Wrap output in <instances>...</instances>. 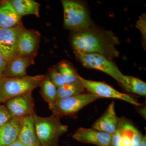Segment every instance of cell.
<instances>
[{
    "mask_svg": "<svg viewBox=\"0 0 146 146\" xmlns=\"http://www.w3.org/2000/svg\"><path fill=\"white\" fill-rule=\"evenodd\" d=\"M70 42L74 52L99 54L112 60L119 54L117 48L119 44L118 37L112 32L94 25L72 32Z\"/></svg>",
    "mask_w": 146,
    "mask_h": 146,
    "instance_id": "1",
    "label": "cell"
},
{
    "mask_svg": "<svg viewBox=\"0 0 146 146\" xmlns=\"http://www.w3.org/2000/svg\"><path fill=\"white\" fill-rule=\"evenodd\" d=\"M35 131L42 146H58L60 136L66 133L68 126L61 122L60 118L52 115L49 117L33 115Z\"/></svg>",
    "mask_w": 146,
    "mask_h": 146,
    "instance_id": "2",
    "label": "cell"
},
{
    "mask_svg": "<svg viewBox=\"0 0 146 146\" xmlns=\"http://www.w3.org/2000/svg\"><path fill=\"white\" fill-rule=\"evenodd\" d=\"M45 77L46 75L42 74L14 78L3 77L0 78V103L33 91L40 86Z\"/></svg>",
    "mask_w": 146,
    "mask_h": 146,
    "instance_id": "3",
    "label": "cell"
},
{
    "mask_svg": "<svg viewBox=\"0 0 146 146\" xmlns=\"http://www.w3.org/2000/svg\"><path fill=\"white\" fill-rule=\"evenodd\" d=\"M64 13V26L72 32L78 31L94 25L86 5L79 1H61Z\"/></svg>",
    "mask_w": 146,
    "mask_h": 146,
    "instance_id": "4",
    "label": "cell"
},
{
    "mask_svg": "<svg viewBox=\"0 0 146 146\" xmlns=\"http://www.w3.org/2000/svg\"><path fill=\"white\" fill-rule=\"evenodd\" d=\"M100 98L93 94L84 93L77 96L56 100L49 104L53 114L60 118L63 116H73L92 102Z\"/></svg>",
    "mask_w": 146,
    "mask_h": 146,
    "instance_id": "5",
    "label": "cell"
},
{
    "mask_svg": "<svg viewBox=\"0 0 146 146\" xmlns=\"http://www.w3.org/2000/svg\"><path fill=\"white\" fill-rule=\"evenodd\" d=\"M76 58L84 67L103 72L112 77L119 84L123 74L117 65L104 56L98 53H85L74 52Z\"/></svg>",
    "mask_w": 146,
    "mask_h": 146,
    "instance_id": "6",
    "label": "cell"
},
{
    "mask_svg": "<svg viewBox=\"0 0 146 146\" xmlns=\"http://www.w3.org/2000/svg\"><path fill=\"white\" fill-rule=\"evenodd\" d=\"M79 80L86 90L89 94H93L100 98H112L127 102L136 106L142 104L136 101L129 95L123 94L114 89L107 84L102 82L95 81L86 79L80 76Z\"/></svg>",
    "mask_w": 146,
    "mask_h": 146,
    "instance_id": "7",
    "label": "cell"
},
{
    "mask_svg": "<svg viewBox=\"0 0 146 146\" xmlns=\"http://www.w3.org/2000/svg\"><path fill=\"white\" fill-rule=\"evenodd\" d=\"M25 28L21 23L10 28H0V53L7 61L16 55L18 38Z\"/></svg>",
    "mask_w": 146,
    "mask_h": 146,
    "instance_id": "8",
    "label": "cell"
},
{
    "mask_svg": "<svg viewBox=\"0 0 146 146\" xmlns=\"http://www.w3.org/2000/svg\"><path fill=\"white\" fill-rule=\"evenodd\" d=\"M5 103L13 117L25 118L35 113L32 91L12 98Z\"/></svg>",
    "mask_w": 146,
    "mask_h": 146,
    "instance_id": "9",
    "label": "cell"
},
{
    "mask_svg": "<svg viewBox=\"0 0 146 146\" xmlns=\"http://www.w3.org/2000/svg\"><path fill=\"white\" fill-rule=\"evenodd\" d=\"M40 40L39 32L25 29L18 38L16 55L34 58L37 54Z\"/></svg>",
    "mask_w": 146,
    "mask_h": 146,
    "instance_id": "10",
    "label": "cell"
},
{
    "mask_svg": "<svg viewBox=\"0 0 146 146\" xmlns=\"http://www.w3.org/2000/svg\"><path fill=\"white\" fill-rule=\"evenodd\" d=\"M80 143L98 146H111L112 135L93 128L80 127L72 136Z\"/></svg>",
    "mask_w": 146,
    "mask_h": 146,
    "instance_id": "11",
    "label": "cell"
},
{
    "mask_svg": "<svg viewBox=\"0 0 146 146\" xmlns=\"http://www.w3.org/2000/svg\"><path fill=\"white\" fill-rule=\"evenodd\" d=\"M119 118L116 115L115 102H112L105 112L92 125L94 129L113 135L117 129Z\"/></svg>",
    "mask_w": 146,
    "mask_h": 146,
    "instance_id": "12",
    "label": "cell"
},
{
    "mask_svg": "<svg viewBox=\"0 0 146 146\" xmlns=\"http://www.w3.org/2000/svg\"><path fill=\"white\" fill-rule=\"evenodd\" d=\"M24 118L12 117L0 127V146H9L18 140Z\"/></svg>",
    "mask_w": 146,
    "mask_h": 146,
    "instance_id": "13",
    "label": "cell"
},
{
    "mask_svg": "<svg viewBox=\"0 0 146 146\" xmlns=\"http://www.w3.org/2000/svg\"><path fill=\"white\" fill-rule=\"evenodd\" d=\"M35 63L34 58L15 56L7 61L3 77H18L27 75V70Z\"/></svg>",
    "mask_w": 146,
    "mask_h": 146,
    "instance_id": "14",
    "label": "cell"
},
{
    "mask_svg": "<svg viewBox=\"0 0 146 146\" xmlns=\"http://www.w3.org/2000/svg\"><path fill=\"white\" fill-rule=\"evenodd\" d=\"M22 17L18 15L10 1L0 4V28H10L21 23Z\"/></svg>",
    "mask_w": 146,
    "mask_h": 146,
    "instance_id": "15",
    "label": "cell"
},
{
    "mask_svg": "<svg viewBox=\"0 0 146 146\" xmlns=\"http://www.w3.org/2000/svg\"><path fill=\"white\" fill-rule=\"evenodd\" d=\"M18 140L24 146H42L35 134L33 115L24 118L23 125Z\"/></svg>",
    "mask_w": 146,
    "mask_h": 146,
    "instance_id": "16",
    "label": "cell"
},
{
    "mask_svg": "<svg viewBox=\"0 0 146 146\" xmlns=\"http://www.w3.org/2000/svg\"><path fill=\"white\" fill-rule=\"evenodd\" d=\"M119 84L128 92L139 96H146V82L138 78L124 75Z\"/></svg>",
    "mask_w": 146,
    "mask_h": 146,
    "instance_id": "17",
    "label": "cell"
},
{
    "mask_svg": "<svg viewBox=\"0 0 146 146\" xmlns=\"http://www.w3.org/2000/svg\"><path fill=\"white\" fill-rule=\"evenodd\" d=\"M11 3L21 17L28 15L39 17L40 4L33 0H12Z\"/></svg>",
    "mask_w": 146,
    "mask_h": 146,
    "instance_id": "18",
    "label": "cell"
},
{
    "mask_svg": "<svg viewBox=\"0 0 146 146\" xmlns=\"http://www.w3.org/2000/svg\"><path fill=\"white\" fill-rule=\"evenodd\" d=\"M60 72L65 83H71L80 81V75L73 64L67 60H63L56 65Z\"/></svg>",
    "mask_w": 146,
    "mask_h": 146,
    "instance_id": "19",
    "label": "cell"
},
{
    "mask_svg": "<svg viewBox=\"0 0 146 146\" xmlns=\"http://www.w3.org/2000/svg\"><path fill=\"white\" fill-rule=\"evenodd\" d=\"M85 90L80 80L73 83L65 84L57 88V100L84 94Z\"/></svg>",
    "mask_w": 146,
    "mask_h": 146,
    "instance_id": "20",
    "label": "cell"
},
{
    "mask_svg": "<svg viewBox=\"0 0 146 146\" xmlns=\"http://www.w3.org/2000/svg\"><path fill=\"white\" fill-rule=\"evenodd\" d=\"M118 128L121 134V146H131L132 136L136 127L125 118H119Z\"/></svg>",
    "mask_w": 146,
    "mask_h": 146,
    "instance_id": "21",
    "label": "cell"
},
{
    "mask_svg": "<svg viewBox=\"0 0 146 146\" xmlns=\"http://www.w3.org/2000/svg\"><path fill=\"white\" fill-rule=\"evenodd\" d=\"M39 86L40 94L48 105L53 103L57 100V88L53 84L47 75Z\"/></svg>",
    "mask_w": 146,
    "mask_h": 146,
    "instance_id": "22",
    "label": "cell"
},
{
    "mask_svg": "<svg viewBox=\"0 0 146 146\" xmlns=\"http://www.w3.org/2000/svg\"><path fill=\"white\" fill-rule=\"evenodd\" d=\"M47 75L53 84L57 88L63 86L66 84L61 74L56 66L50 68Z\"/></svg>",
    "mask_w": 146,
    "mask_h": 146,
    "instance_id": "23",
    "label": "cell"
},
{
    "mask_svg": "<svg viewBox=\"0 0 146 146\" xmlns=\"http://www.w3.org/2000/svg\"><path fill=\"white\" fill-rule=\"evenodd\" d=\"M136 26L140 31L142 34L143 46L146 50V15L142 14L136 22Z\"/></svg>",
    "mask_w": 146,
    "mask_h": 146,
    "instance_id": "24",
    "label": "cell"
},
{
    "mask_svg": "<svg viewBox=\"0 0 146 146\" xmlns=\"http://www.w3.org/2000/svg\"><path fill=\"white\" fill-rule=\"evenodd\" d=\"M13 117L5 106L0 105V127Z\"/></svg>",
    "mask_w": 146,
    "mask_h": 146,
    "instance_id": "25",
    "label": "cell"
},
{
    "mask_svg": "<svg viewBox=\"0 0 146 146\" xmlns=\"http://www.w3.org/2000/svg\"><path fill=\"white\" fill-rule=\"evenodd\" d=\"M143 135L137 129H135L131 139V146H138L143 138Z\"/></svg>",
    "mask_w": 146,
    "mask_h": 146,
    "instance_id": "26",
    "label": "cell"
},
{
    "mask_svg": "<svg viewBox=\"0 0 146 146\" xmlns=\"http://www.w3.org/2000/svg\"><path fill=\"white\" fill-rule=\"evenodd\" d=\"M111 146H121V134L118 128L116 132L112 135Z\"/></svg>",
    "mask_w": 146,
    "mask_h": 146,
    "instance_id": "27",
    "label": "cell"
},
{
    "mask_svg": "<svg viewBox=\"0 0 146 146\" xmlns=\"http://www.w3.org/2000/svg\"><path fill=\"white\" fill-rule=\"evenodd\" d=\"M7 63V61L0 53V78L3 76Z\"/></svg>",
    "mask_w": 146,
    "mask_h": 146,
    "instance_id": "28",
    "label": "cell"
},
{
    "mask_svg": "<svg viewBox=\"0 0 146 146\" xmlns=\"http://www.w3.org/2000/svg\"><path fill=\"white\" fill-rule=\"evenodd\" d=\"M138 113L143 116L144 118L146 119V108L145 107L142 108L138 110Z\"/></svg>",
    "mask_w": 146,
    "mask_h": 146,
    "instance_id": "29",
    "label": "cell"
},
{
    "mask_svg": "<svg viewBox=\"0 0 146 146\" xmlns=\"http://www.w3.org/2000/svg\"><path fill=\"white\" fill-rule=\"evenodd\" d=\"M138 146H146V136H143L142 138L141 143Z\"/></svg>",
    "mask_w": 146,
    "mask_h": 146,
    "instance_id": "30",
    "label": "cell"
},
{
    "mask_svg": "<svg viewBox=\"0 0 146 146\" xmlns=\"http://www.w3.org/2000/svg\"><path fill=\"white\" fill-rule=\"evenodd\" d=\"M9 146H24V145L19 140H18Z\"/></svg>",
    "mask_w": 146,
    "mask_h": 146,
    "instance_id": "31",
    "label": "cell"
}]
</instances>
